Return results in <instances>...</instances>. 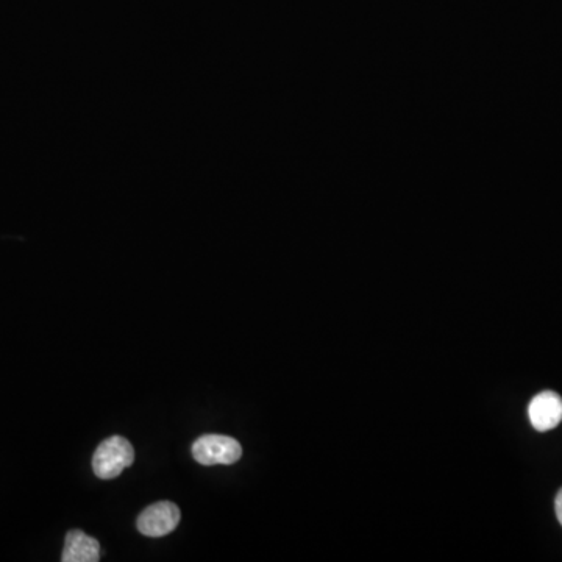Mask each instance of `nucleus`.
<instances>
[{"instance_id": "nucleus-1", "label": "nucleus", "mask_w": 562, "mask_h": 562, "mask_svg": "<svg viewBox=\"0 0 562 562\" xmlns=\"http://www.w3.org/2000/svg\"><path fill=\"white\" fill-rule=\"evenodd\" d=\"M135 461L133 445L122 436H111L97 447L93 456L94 474L100 480H113Z\"/></svg>"}, {"instance_id": "nucleus-2", "label": "nucleus", "mask_w": 562, "mask_h": 562, "mask_svg": "<svg viewBox=\"0 0 562 562\" xmlns=\"http://www.w3.org/2000/svg\"><path fill=\"white\" fill-rule=\"evenodd\" d=\"M193 456L202 466H230L241 459L242 447L230 436L205 434L194 442Z\"/></svg>"}, {"instance_id": "nucleus-3", "label": "nucleus", "mask_w": 562, "mask_h": 562, "mask_svg": "<svg viewBox=\"0 0 562 562\" xmlns=\"http://www.w3.org/2000/svg\"><path fill=\"white\" fill-rule=\"evenodd\" d=\"M180 509L175 503L160 502L150 505L139 514L138 525L139 533L149 538H161L166 534L172 533L180 522Z\"/></svg>"}, {"instance_id": "nucleus-4", "label": "nucleus", "mask_w": 562, "mask_h": 562, "mask_svg": "<svg viewBox=\"0 0 562 562\" xmlns=\"http://www.w3.org/2000/svg\"><path fill=\"white\" fill-rule=\"evenodd\" d=\"M528 417L534 430H553L562 422L561 395L553 391H544L536 395L528 405Z\"/></svg>"}, {"instance_id": "nucleus-5", "label": "nucleus", "mask_w": 562, "mask_h": 562, "mask_svg": "<svg viewBox=\"0 0 562 562\" xmlns=\"http://www.w3.org/2000/svg\"><path fill=\"white\" fill-rule=\"evenodd\" d=\"M100 559V545L97 539L91 538L80 530H72L66 534L63 562H97Z\"/></svg>"}, {"instance_id": "nucleus-6", "label": "nucleus", "mask_w": 562, "mask_h": 562, "mask_svg": "<svg viewBox=\"0 0 562 562\" xmlns=\"http://www.w3.org/2000/svg\"><path fill=\"white\" fill-rule=\"evenodd\" d=\"M556 516H558L559 523L562 525V489L556 495L555 500Z\"/></svg>"}]
</instances>
